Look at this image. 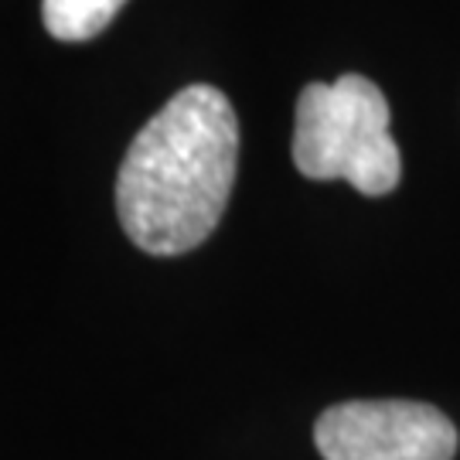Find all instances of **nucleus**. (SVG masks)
Listing matches in <instances>:
<instances>
[{
  "instance_id": "nucleus-2",
  "label": "nucleus",
  "mask_w": 460,
  "mask_h": 460,
  "mask_svg": "<svg viewBox=\"0 0 460 460\" xmlns=\"http://www.w3.org/2000/svg\"><path fill=\"white\" fill-rule=\"evenodd\" d=\"M294 164L311 181H348L368 198L395 191L402 154L389 133L382 89L355 72L304 85L296 99Z\"/></svg>"
},
{
  "instance_id": "nucleus-1",
  "label": "nucleus",
  "mask_w": 460,
  "mask_h": 460,
  "mask_svg": "<svg viewBox=\"0 0 460 460\" xmlns=\"http://www.w3.org/2000/svg\"><path fill=\"white\" fill-rule=\"evenodd\" d=\"M239 171V119L215 85H188L133 137L116 174V215L137 249L181 256L226 212Z\"/></svg>"
},
{
  "instance_id": "nucleus-3",
  "label": "nucleus",
  "mask_w": 460,
  "mask_h": 460,
  "mask_svg": "<svg viewBox=\"0 0 460 460\" xmlns=\"http://www.w3.org/2000/svg\"><path fill=\"white\" fill-rule=\"evenodd\" d=\"M314 444L324 460H454L460 437L429 402L348 399L317 416Z\"/></svg>"
},
{
  "instance_id": "nucleus-4",
  "label": "nucleus",
  "mask_w": 460,
  "mask_h": 460,
  "mask_svg": "<svg viewBox=\"0 0 460 460\" xmlns=\"http://www.w3.org/2000/svg\"><path fill=\"white\" fill-rule=\"evenodd\" d=\"M127 0H41L45 31L58 41H89L110 28Z\"/></svg>"
}]
</instances>
